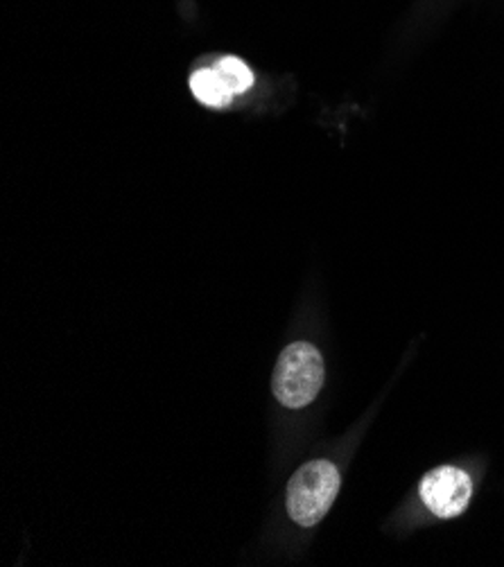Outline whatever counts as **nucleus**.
Returning <instances> with one entry per match:
<instances>
[{
  "label": "nucleus",
  "mask_w": 504,
  "mask_h": 567,
  "mask_svg": "<svg viewBox=\"0 0 504 567\" xmlns=\"http://www.w3.org/2000/svg\"><path fill=\"white\" fill-rule=\"evenodd\" d=\"M215 71L229 84L234 95H243L254 86V73L251 69L234 54H224L215 62Z\"/></svg>",
  "instance_id": "5"
},
{
  "label": "nucleus",
  "mask_w": 504,
  "mask_h": 567,
  "mask_svg": "<svg viewBox=\"0 0 504 567\" xmlns=\"http://www.w3.org/2000/svg\"><path fill=\"white\" fill-rule=\"evenodd\" d=\"M323 384V360L321 353L308 344L297 342L290 344L278 355L271 389L276 401L284 408L301 410L310 405Z\"/></svg>",
  "instance_id": "1"
},
{
  "label": "nucleus",
  "mask_w": 504,
  "mask_h": 567,
  "mask_svg": "<svg viewBox=\"0 0 504 567\" xmlns=\"http://www.w3.org/2000/svg\"><path fill=\"white\" fill-rule=\"evenodd\" d=\"M191 91L204 106H210V109L229 106L232 100H234V91L229 89L227 82H224V78L215 71V66L197 69L191 75Z\"/></svg>",
  "instance_id": "4"
},
{
  "label": "nucleus",
  "mask_w": 504,
  "mask_h": 567,
  "mask_svg": "<svg viewBox=\"0 0 504 567\" xmlns=\"http://www.w3.org/2000/svg\"><path fill=\"white\" fill-rule=\"evenodd\" d=\"M423 504L439 518H457L466 512L473 495L469 473L455 466H441L430 471L419 486Z\"/></svg>",
  "instance_id": "3"
},
{
  "label": "nucleus",
  "mask_w": 504,
  "mask_h": 567,
  "mask_svg": "<svg viewBox=\"0 0 504 567\" xmlns=\"http://www.w3.org/2000/svg\"><path fill=\"white\" fill-rule=\"evenodd\" d=\"M342 486L340 471L326 460L304 464L288 484V514L299 527H315Z\"/></svg>",
  "instance_id": "2"
}]
</instances>
